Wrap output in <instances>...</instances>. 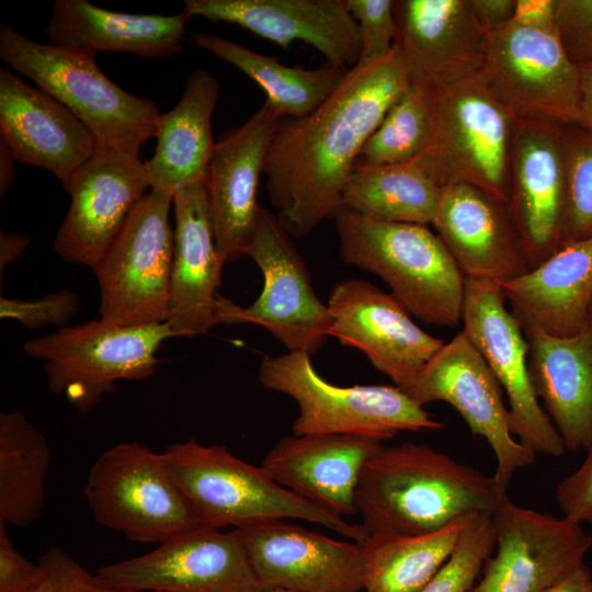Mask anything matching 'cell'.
Segmentation results:
<instances>
[{
	"mask_svg": "<svg viewBox=\"0 0 592 592\" xmlns=\"http://www.w3.org/2000/svg\"><path fill=\"white\" fill-rule=\"evenodd\" d=\"M556 36L574 65L592 64V0H559Z\"/></svg>",
	"mask_w": 592,
	"mask_h": 592,
	"instance_id": "cell-42",
	"label": "cell"
},
{
	"mask_svg": "<svg viewBox=\"0 0 592 592\" xmlns=\"http://www.w3.org/2000/svg\"><path fill=\"white\" fill-rule=\"evenodd\" d=\"M0 57L64 104L102 147L138 156L156 136L160 116L153 101L123 90L84 53L36 43L0 25Z\"/></svg>",
	"mask_w": 592,
	"mask_h": 592,
	"instance_id": "cell-5",
	"label": "cell"
},
{
	"mask_svg": "<svg viewBox=\"0 0 592 592\" xmlns=\"http://www.w3.org/2000/svg\"><path fill=\"white\" fill-rule=\"evenodd\" d=\"M494 545L492 515H475L463 531L448 560L420 592H470Z\"/></svg>",
	"mask_w": 592,
	"mask_h": 592,
	"instance_id": "cell-38",
	"label": "cell"
},
{
	"mask_svg": "<svg viewBox=\"0 0 592 592\" xmlns=\"http://www.w3.org/2000/svg\"><path fill=\"white\" fill-rule=\"evenodd\" d=\"M183 10L191 18L240 25L283 49L304 42L344 71L360 57L358 27L346 0H186Z\"/></svg>",
	"mask_w": 592,
	"mask_h": 592,
	"instance_id": "cell-23",
	"label": "cell"
},
{
	"mask_svg": "<svg viewBox=\"0 0 592 592\" xmlns=\"http://www.w3.org/2000/svg\"><path fill=\"white\" fill-rule=\"evenodd\" d=\"M394 15L411 86L434 95L477 76L488 33L469 0L394 1Z\"/></svg>",
	"mask_w": 592,
	"mask_h": 592,
	"instance_id": "cell-21",
	"label": "cell"
},
{
	"mask_svg": "<svg viewBox=\"0 0 592 592\" xmlns=\"http://www.w3.org/2000/svg\"><path fill=\"white\" fill-rule=\"evenodd\" d=\"M432 100L433 132L423 155L442 183L464 182L508 205L514 118L476 77Z\"/></svg>",
	"mask_w": 592,
	"mask_h": 592,
	"instance_id": "cell-11",
	"label": "cell"
},
{
	"mask_svg": "<svg viewBox=\"0 0 592 592\" xmlns=\"http://www.w3.org/2000/svg\"><path fill=\"white\" fill-rule=\"evenodd\" d=\"M462 321L464 333L506 394L512 434L536 455L562 456V440L532 387L524 332L506 308L501 287L465 278Z\"/></svg>",
	"mask_w": 592,
	"mask_h": 592,
	"instance_id": "cell-14",
	"label": "cell"
},
{
	"mask_svg": "<svg viewBox=\"0 0 592 592\" xmlns=\"http://www.w3.org/2000/svg\"><path fill=\"white\" fill-rule=\"evenodd\" d=\"M543 592H592L591 572L582 565Z\"/></svg>",
	"mask_w": 592,
	"mask_h": 592,
	"instance_id": "cell-48",
	"label": "cell"
},
{
	"mask_svg": "<svg viewBox=\"0 0 592 592\" xmlns=\"http://www.w3.org/2000/svg\"><path fill=\"white\" fill-rule=\"evenodd\" d=\"M174 249L168 322L177 337L206 333L218 325L221 263L205 184L173 197Z\"/></svg>",
	"mask_w": 592,
	"mask_h": 592,
	"instance_id": "cell-27",
	"label": "cell"
},
{
	"mask_svg": "<svg viewBox=\"0 0 592 592\" xmlns=\"http://www.w3.org/2000/svg\"><path fill=\"white\" fill-rule=\"evenodd\" d=\"M263 275V288L249 307L219 296L218 323L263 327L288 352L319 351L329 337L330 315L310 282L307 266L277 216L261 207L247 249Z\"/></svg>",
	"mask_w": 592,
	"mask_h": 592,
	"instance_id": "cell-12",
	"label": "cell"
},
{
	"mask_svg": "<svg viewBox=\"0 0 592 592\" xmlns=\"http://www.w3.org/2000/svg\"><path fill=\"white\" fill-rule=\"evenodd\" d=\"M259 380L266 389L296 401L295 435L344 434L384 442L402 431H436L443 423L397 386L340 387L315 371L310 355L287 352L265 355Z\"/></svg>",
	"mask_w": 592,
	"mask_h": 592,
	"instance_id": "cell-6",
	"label": "cell"
},
{
	"mask_svg": "<svg viewBox=\"0 0 592 592\" xmlns=\"http://www.w3.org/2000/svg\"><path fill=\"white\" fill-rule=\"evenodd\" d=\"M192 43L235 66L266 93V102L282 118H299L320 106L339 87L346 71L327 64L316 69L289 67L210 33H192Z\"/></svg>",
	"mask_w": 592,
	"mask_h": 592,
	"instance_id": "cell-33",
	"label": "cell"
},
{
	"mask_svg": "<svg viewBox=\"0 0 592 592\" xmlns=\"http://www.w3.org/2000/svg\"><path fill=\"white\" fill-rule=\"evenodd\" d=\"M252 570L264 591L360 592L363 545L338 540L282 520L239 528Z\"/></svg>",
	"mask_w": 592,
	"mask_h": 592,
	"instance_id": "cell-20",
	"label": "cell"
},
{
	"mask_svg": "<svg viewBox=\"0 0 592 592\" xmlns=\"http://www.w3.org/2000/svg\"><path fill=\"white\" fill-rule=\"evenodd\" d=\"M16 162L12 151L0 138V197L3 198L10 185L15 180L14 163Z\"/></svg>",
	"mask_w": 592,
	"mask_h": 592,
	"instance_id": "cell-50",
	"label": "cell"
},
{
	"mask_svg": "<svg viewBox=\"0 0 592 592\" xmlns=\"http://www.w3.org/2000/svg\"><path fill=\"white\" fill-rule=\"evenodd\" d=\"M567 178V216L562 244L592 237V130L561 126Z\"/></svg>",
	"mask_w": 592,
	"mask_h": 592,
	"instance_id": "cell-37",
	"label": "cell"
},
{
	"mask_svg": "<svg viewBox=\"0 0 592 592\" xmlns=\"http://www.w3.org/2000/svg\"><path fill=\"white\" fill-rule=\"evenodd\" d=\"M509 499L493 477L412 442L382 446L365 463L354 502L368 536L422 535Z\"/></svg>",
	"mask_w": 592,
	"mask_h": 592,
	"instance_id": "cell-2",
	"label": "cell"
},
{
	"mask_svg": "<svg viewBox=\"0 0 592 592\" xmlns=\"http://www.w3.org/2000/svg\"><path fill=\"white\" fill-rule=\"evenodd\" d=\"M522 330L568 338L588 328L592 237L566 243L522 276L499 285Z\"/></svg>",
	"mask_w": 592,
	"mask_h": 592,
	"instance_id": "cell-28",
	"label": "cell"
},
{
	"mask_svg": "<svg viewBox=\"0 0 592 592\" xmlns=\"http://www.w3.org/2000/svg\"><path fill=\"white\" fill-rule=\"evenodd\" d=\"M31 239L22 232L0 234V274L2 276L4 267L16 261L30 246Z\"/></svg>",
	"mask_w": 592,
	"mask_h": 592,
	"instance_id": "cell-47",
	"label": "cell"
},
{
	"mask_svg": "<svg viewBox=\"0 0 592 592\" xmlns=\"http://www.w3.org/2000/svg\"><path fill=\"white\" fill-rule=\"evenodd\" d=\"M37 563L43 579L31 592H134L90 573L60 547L47 549Z\"/></svg>",
	"mask_w": 592,
	"mask_h": 592,
	"instance_id": "cell-41",
	"label": "cell"
},
{
	"mask_svg": "<svg viewBox=\"0 0 592 592\" xmlns=\"http://www.w3.org/2000/svg\"><path fill=\"white\" fill-rule=\"evenodd\" d=\"M327 307L329 335L363 352L400 389L410 386L445 344L418 327L391 294L364 280L335 284Z\"/></svg>",
	"mask_w": 592,
	"mask_h": 592,
	"instance_id": "cell-18",
	"label": "cell"
},
{
	"mask_svg": "<svg viewBox=\"0 0 592 592\" xmlns=\"http://www.w3.org/2000/svg\"><path fill=\"white\" fill-rule=\"evenodd\" d=\"M422 535H373L363 544L365 592H420L455 549L471 519Z\"/></svg>",
	"mask_w": 592,
	"mask_h": 592,
	"instance_id": "cell-35",
	"label": "cell"
},
{
	"mask_svg": "<svg viewBox=\"0 0 592 592\" xmlns=\"http://www.w3.org/2000/svg\"><path fill=\"white\" fill-rule=\"evenodd\" d=\"M177 338L168 321L118 326L103 319L68 326L26 341L23 351L42 361L48 389L88 413L121 380L151 377L163 341Z\"/></svg>",
	"mask_w": 592,
	"mask_h": 592,
	"instance_id": "cell-7",
	"label": "cell"
},
{
	"mask_svg": "<svg viewBox=\"0 0 592 592\" xmlns=\"http://www.w3.org/2000/svg\"><path fill=\"white\" fill-rule=\"evenodd\" d=\"M355 20L361 50L354 67L361 68L386 57L394 48L396 21L391 0H346Z\"/></svg>",
	"mask_w": 592,
	"mask_h": 592,
	"instance_id": "cell-39",
	"label": "cell"
},
{
	"mask_svg": "<svg viewBox=\"0 0 592 592\" xmlns=\"http://www.w3.org/2000/svg\"><path fill=\"white\" fill-rule=\"evenodd\" d=\"M581 466L563 478L556 489L562 515L592 527V448Z\"/></svg>",
	"mask_w": 592,
	"mask_h": 592,
	"instance_id": "cell-43",
	"label": "cell"
},
{
	"mask_svg": "<svg viewBox=\"0 0 592 592\" xmlns=\"http://www.w3.org/2000/svg\"><path fill=\"white\" fill-rule=\"evenodd\" d=\"M174 481L202 525L242 528L257 523L298 519L322 525L363 545L368 534L276 483L263 469L221 445L194 439L169 444L161 453Z\"/></svg>",
	"mask_w": 592,
	"mask_h": 592,
	"instance_id": "cell-4",
	"label": "cell"
},
{
	"mask_svg": "<svg viewBox=\"0 0 592 592\" xmlns=\"http://www.w3.org/2000/svg\"><path fill=\"white\" fill-rule=\"evenodd\" d=\"M0 138L16 162L41 167L68 184L100 146L64 104L0 68Z\"/></svg>",
	"mask_w": 592,
	"mask_h": 592,
	"instance_id": "cell-24",
	"label": "cell"
},
{
	"mask_svg": "<svg viewBox=\"0 0 592 592\" xmlns=\"http://www.w3.org/2000/svg\"><path fill=\"white\" fill-rule=\"evenodd\" d=\"M219 96V83L209 71L197 69L186 80L178 104L157 122V146L144 162L149 186L172 197L205 184L215 148L212 117Z\"/></svg>",
	"mask_w": 592,
	"mask_h": 592,
	"instance_id": "cell-31",
	"label": "cell"
},
{
	"mask_svg": "<svg viewBox=\"0 0 592 592\" xmlns=\"http://www.w3.org/2000/svg\"><path fill=\"white\" fill-rule=\"evenodd\" d=\"M432 132V95L410 84L365 141L355 167L409 161L428 148Z\"/></svg>",
	"mask_w": 592,
	"mask_h": 592,
	"instance_id": "cell-36",
	"label": "cell"
},
{
	"mask_svg": "<svg viewBox=\"0 0 592 592\" xmlns=\"http://www.w3.org/2000/svg\"><path fill=\"white\" fill-rule=\"evenodd\" d=\"M588 328L592 331V297L589 306Z\"/></svg>",
	"mask_w": 592,
	"mask_h": 592,
	"instance_id": "cell-51",
	"label": "cell"
},
{
	"mask_svg": "<svg viewBox=\"0 0 592 592\" xmlns=\"http://www.w3.org/2000/svg\"><path fill=\"white\" fill-rule=\"evenodd\" d=\"M382 446L356 435L292 434L272 446L262 467L283 488L344 519L357 513L354 496L361 471Z\"/></svg>",
	"mask_w": 592,
	"mask_h": 592,
	"instance_id": "cell-26",
	"label": "cell"
},
{
	"mask_svg": "<svg viewBox=\"0 0 592 592\" xmlns=\"http://www.w3.org/2000/svg\"><path fill=\"white\" fill-rule=\"evenodd\" d=\"M532 387L566 451L592 448V331L568 338L524 330Z\"/></svg>",
	"mask_w": 592,
	"mask_h": 592,
	"instance_id": "cell-29",
	"label": "cell"
},
{
	"mask_svg": "<svg viewBox=\"0 0 592 592\" xmlns=\"http://www.w3.org/2000/svg\"><path fill=\"white\" fill-rule=\"evenodd\" d=\"M580 123L592 130V64L580 67Z\"/></svg>",
	"mask_w": 592,
	"mask_h": 592,
	"instance_id": "cell-49",
	"label": "cell"
},
{
	"mask_svg": "<svg viewBox=\"0 0 592 592\" xmlns=\"http://www.w3.org/2000/svg\"><path fill=\"white\" fill-rule=\"evenodd\" d=\"M173 197L151 189L92 270L100 289V318L118 326L168 321L174 230Z\"/></svg>",
	"mask_w": 592,
	"mask_h": 592,
	"instance_id": "cell-9",
	"label": "cell"
},
{
	"mask_svg": "<svg viewBox=\"0 0 592 592\" xmlns=\"http://www.w3.org/2000/svg\"><path fill=\"white\" fill-rule=\"evenodd\" d=\"M444 184L420 153L398 164L355 167L343 194L342 208L386 223H433Z\"/></svg>",
	"mask_w": 592,
	"mask_h": 592,
	"instance_id": "cell-32",
	"label": "cell"
},
{
	"mask_svg": "<svg viewBox=\"0 0 592 592\" xmlns=\"http://www.w3.org/2000/svg\"><path fill=\"white\" fill-rule=\"evenodd\" d=\"M50 457L24 411L0 413V523L29 527L41 517Z\"/></svg>",
	"mask_w": 592,
	"mask_h": 592,
	"instance_id": "cell-34",
	"label": "cell"
},
{
	"mask_svg": "<svg viewBox=\"0 0 592 592\" xmlns=\"http://www.w3.org/2000/svg\"><path fill=\"white\" fill-rule=\"evenodd\" d=\"M186 11L174 15L130 14L87 0H56L45 27L47 44L95 57L99 52L163 58L182 49Z\"/></svg>",
	"mask_w": 592,
	"mask_h": 592,
	"instance_id": "cell-30",
	"label": "cell"
},
{
	"mask_svg": "<svg viewBox=\"0 0 592 592\" xmlns=\"http://www.w3.org/2000/svg\"><path fill=\"white\" fill-rule=\"evenodd\" d=\"M514 2L515 0H469L475 16L487 33L511 21Z\"/></svg>",
	"mask_w": 592,
	"mask_h": 592,
	"instance_id": "cell-46",
	"label": "cell"
},
{
	"mask_svg": "<svg viewBox=\"0 0 592 592\" xmlns=\"http://www.w3.org/2000/svg\"><path fill=\"white\" fill-rule=\"evenodd\" d=\"M148 187L138 156L99 146L65 186L70 206L57 230L55 252L93 270Z\"/></svg>",
	"mask_w": 592,
	"mask_h": 592,
	"instance_id": "cell-17",
	"label": "cell"
},
{
	"mask_svg": "<svg viewBox=\"0 0 592 592\" xmlns=\"http://www.w3.org/2000/svg\"><path fill=\"white\" fill-rule=\"evenodd\" d=\"M409 86L394 47L383 59L346 71L308 115L280 121L263 174L277 218L291 236H305L335 217L362 147Z\"/></svg>",
	"mask_w": 592,
	"mask_h": 592,
	"instance_id": "cell-1",
	"label": "cell"
},
{
	"mask_svg": "<svg viewBox=\"0 0 592 592\" xmlns=\"http://www.w3.org/2000/svg\"><path fill=\"white\" fill-rule=\"evenodd\" d=\"M496 545L470 592H543L576 568L592 547L582 524L514 504L492 515Z\"/></svg>",
	"mask_w": 592,
	"mask_h": 592,
	"instance_id": "cell-16",
	"label": "cell"
},
{
	"mask_svg": "<svg viewBox=\"0 0 592 592\" xmlns=\"http://www.w3.org/2000/svg\"><path fill=\"white\" fill-rule=\"evenodd\" d=\"M476 78L514 119L580 123V67L554 33L512 22L488 33Z\"/></svg>",
	"mask_w": 592,
	"mask_h": 592,
	"instance_id": "cell-10",
	"label": "cell"
},
{
	"mask_svg": "<svg viewBox=\"0 0 592 592\" xmlns=\"http://www.w3.org/2000/svg\"><path fill=\"white\" fill-rule=\"evenodd\" d=\"M282 117L265 101L242 125L223 134L207 168V192L221 263L246 255L255 228L257 190L271 139Z\"/></svg>",
	"mask_w": 592,
	"mask_h": 592,
	"instance_id": "cell-22",
	"label": "cell"
},
{
	"mask_svg": "<svg viewBox=\"0 0 592 592\" xmlns=\"http://www.w3.org/2000/svg\"><path fill=\"white\" fill-rule=\"evenodd\" d=\"M506 207L531 269L561 247L567 178L560 125L514 119Z\"/></svg>",
	"mask_w": 592,
	"mask_h": 592,
	"instance_id": "cell-19",
	"label": "cell"
},
{
	"mask_svg": "<svg viewBox=\"0 0 592 592\" xmlns=\"http://www.w3.org/2000/svg\"><path fill=\"white\" fill-rule=\"evenodd\" d=\"M333 219L343 261L379 276L410 315L433 326L462 321L465 277L426 226L377 221L343 208Z\"/></svg>",
	"mask_w": 592,
	"mask_h": 592,
	"instance_id": "cell-3",
	"label": "cell"
},
{
	"mask_svg": "<svg viewBox=\"0 0 592 592\" xmlns=\"http://www.w3.org/2000/svg\"><path fill=\"white\" fill-rule=\"evenodd\" d=\"M83 494L96 523L137 543L163 542L202 525L161 453L118 443L91 466Z\"/></svg>",
	"mask_w": 592,
	"mask_h": 592,
	"instance_id": "cell-8",
	"label": "cell"
},
{
	"mask_svg": "<svg viewBox=\"0 0 592 592\" xmlns=\"http://www.w3.org/2000/svg\"><path fill=\"white\" fill-rule=\"evenodd\" d=\"M558 3L559 0H515L510 22L556 34Z\"/></svg>",
	"mask_w": 592,
	"mask_h": 592,
	"instance_id": "cell-45",
	"label": "cell"
},
{
	"mask_svg": "<svg viewBox=\"0 0 592 592\" xmlns=\"http://www.w3.org/2000/svg\"><path fill=\"white\" fill-rule=\"evenodd\" d=\"M43 579V569L24 558L0 523V592H31Z\"/></svg>",
	"mask_w": 592,
	"mask_h": 592,
	"instance_id": "cell-44",
	"label": "cell"
},
{
	"mask_svg": "<svg viewBox=\"0 0 592 592\" xmlns=\"http://www.w3.org/2000/svg\"><path fill=\"white\" fill-rule=\"evenodd\" d=\"M266 592H294V591H287V590L275 589V590H270V591H266Z\"/></svg>",
	"mask_w": 592,
	"mask_h": 592,
	"instance_id": "cell-52",
	"label": "cell"
},
{
	"mask_svg": "<svg viewBox=\"0 0 592 592\" xmlns=\"http://www.w3.org/2000/svg\"><path fill=\"white\" fill-rule=\"evenodd\" d=\"M80 311V300L76 293L60 289L33 299H18L1 296L0 317L16 320L24 328L33 330L47 326L65 328Z\"/></svg>",
	"mask_w": 592,
	"mask_h": 592,
	"instance_id": "cell-40",
	"label": "cell"
},
{
	"mask_svg": "<svg viewBox=\"0 0 592 592\" xmlns=\"http://www.w3.org/2000/svg\"><path fill=\"white\" fill-rule=\"evenodd\" d=\"M421 406L444 401L455 408L473 434L483 437L496 457L493 480L508 494L513 475L536 454L513 437L502 387L464 331L426 363L414 382L402 389Z\"/></svg>",
	"mask_w": 592,
	"mask_h": 592,
	"instance_id": "cell-13",
	"label": "cell"
},
{
	"mask_svg": "<svg viewBox=\"0 0 592 592\" xmlns=\"http://www.w3.org/2000/svg\"><path fill=\"white\" fill-rule=\"evenodd\" d=\"M432 225L465 278L501 285L531 270L506 205L470 184L444 186Z\"/></svg>",
	"mask_w": 592,
	"mask_h": 592,
	"instance_id": "cell-25",
	"label": "cell"
},
{
	"mask_svg": "<svg viewBox=\"0 0 592 592\" xmlns=\"http://www.w3.org/2000/svg\"><path fill=\"white\" fill-rule=\"evenodd\" d=\"M96 573L134 592H265L239 531L206 525L183 532L148 554L102 566Z\"/></svg>",
	"mask_w": 592,
	"mask_h": 592,
	"instance_id": "cell-15",
	"label": "cell"
}]
</instances>
